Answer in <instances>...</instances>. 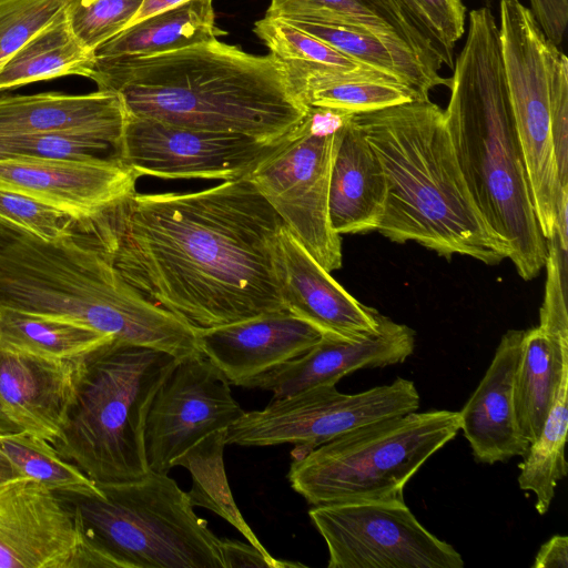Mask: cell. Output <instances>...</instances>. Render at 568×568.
<instances>
[{
  "label": "cell",
  "instance_id": "11",
  "mask_svg": "<svg viewBox=\"0 0 568 568\" xmlns=\"http://www.w3.org/2000/svg\"><path fill=\"white\" fill-rule=\"evenodd\" d=\"M415 384L397 377L390 384L343 394L322 385L273 399L261 410L244 412L226 430V445L294 444L301 457L361 427L417 410Z\"/></svg>",
  "mask_w": 568,
  "mask_h": 568
},
{
  "label": "cell",
  "instance_id": "26",
  "mask_svg": "<svg viewBox=\"0 0 568 568\" xmlns=\"http://www.w3.org/2000/svg\"><path fill=\"white\" fill-rule=\"evenodd\" d=\"M568 368V341L539 326L525 329L514 378V409L518 429L534 443L542 428L564 369Z\"/></svg>",
  "mask_w": 568,
  "mask_h": 568
},
{
  "label": "cell",
  "instance_id": "37",
  "mask_svg": "<svg viewBox=\"0 0 568 568\" xmlns=\"http://www.w3.org/2000/svg\"><path fill=\"white\" fill-rule=\"evenodd\" d=\"M79 223L68 214L20 193L0 189V227L24 232L44 241L73 234Z\"/></svg>",
  "mask_w": 568,
  "mask_h": 568
},
{
  "label": "cell",
  "instance_id": "38",
  "mask_svg": "<svg viewBox=\"0 0 568 568\" xmlns=\"http://www.w3.org/2000/svg\"><path fill=\"white\" fill-rule=\"evenodd\" d=\"M408 16L438 51L443 64L453 69L456 43L465 34L463 0H398Z\"/></svg>",
  "mask_w": 568,
  "mask_h": 568
},
{
  "label": "cell",
  "instance_id": "6",
  "mask_svg": "<svg viewBox=\"0 0 568 568\" xmlns=\"http://www.w3.org/2000/svg\"><path fill=\"white\" fill-rule=\"evenodd\" d=\"M178 361L116 339L88 355L68 422L52 444L60 456L99 487L148 477L146 415Z\"/></svg>",
  "mask_w": 568,
  "mask_h": 568
},
{
  "label": "cell",
  "instance_id": "46",
  "mask_svg": "<svg viewBox=\"0 0 568 568\" xmlns=\"http://www.w3.org/2000/svg\"><path fill=\"white\" fill-rule=\"evenodd\" d=\"M22 432L2 410L0 406V435Z\"/></svg>",
  "mask_w": 568,
  "mask_h": 568
},
{
  "label": "cell",
  "instance_id": "28",
  "mask_svg": "<svg viewBox=\"0 0 568 568\" xmlns=\"http://www.w3.org/2000/svg\"><path fill=\"white\" fill-rule=\"evenodd\" d=\"M114 338L93 328L0 306V347L53 359L83 358Z\"/></svg>",
  "mask_w": 568,
  "mask_h": 568
},
{
  "label": "cell",
  "instance_id": "43",
  "mask_svg": "<svg viewBox=\"0 0 568 568\" xmlns=\"http://www.w3.org/2000/svg\"><path fill=\"white\" fill-rule=\"evenodd\" d=\"M532 568H567L568 537L555 535L539 548Z\"/></svg>",
  "mask_w": 568,
  "mask_h": 568
},
{
  "label": "cell",
  "instance_id": "10",
  "mask_svg": "<svg viewBox=\"0 0 568 568\" xmlns=\"http://www.w3.org/2000/svg\"><path fill=\"white\" fill-rule=\"evenodd\" d=\"M348 115L310 106L300 126L245 176L329 273L342 266L341 235L329 221V178L337 133Z\"/></svg>",
  "mask_w": 568,
  "mask_h": 568
},
{
  "label": "cell",
  "instance_id": "25",
  "mask_svg": "<svg viewBox=\"0 0 568 568\" xmlns=\"http://www.w3.org/2000/svg\"><path fill=\"white\" fill-rule=\"evenodd\" d=\"M213 0H185L124 29L94 51L97 59L152 55L219 40Z\"/></svg>",
  "mask_w": 568,
  "mask_h": 568
},
{
  "label": "cell",
  "instance_id": "39",
  "mask_svg": "<svg viewBox=\"0 0 568 568\" xmlns=\"http://www.w3.org/2000/svg\"><path fill=\"white\" fill-rule=\"evenodd\" d=\"M70 0H0V69L32 36L58 19Z\"/></svg>",
  "mask_w": 568,
  "mask_h": 568
},
{
  "label": "cell",
  "instance_id": "1",
  "mask_svg": "<svg viewBox=\"0 0 568 568\" xmlns=\"http://www.w3.org/2000/svg\"><path fill=\"white\" fill-rule=\"evenodd\" d=\"M283 220L246 178L195 192L133 193L80 230L121 277L192 328L285 311Z\"/></svg>",
  "mask_w": 568,
  "mask_h": 568
},
{
  "label": "cell",
  "instance_id": "29",
  "mask_svg": "<svg viewBox=\"0 0 568 568\" xmlns=\"http://www.w3.org/2000/svg\"><path fill=\"white\" fill-rule=\"evenodd\" d=\"M288 79L306 105L347 114L374 112L425 100L412 88L387 78L307 73Z\"/></svg>",
  "mask_w": 568,
  "mask_h": 568
},
{
  "label": "cell",
  "instance_id": "18",
  "mask_svg": "<svg viewBox=\"0 0 568 568\" xmlns=\"http://www.w3.org/2000/svg\"><path fill=\"white\" fill-rule=\"evenodd\" d=\"M195 333L200 353L230 385L243 387L303 355L323 337L321 329L286 310Z\"/></svg>",
  "mask_w": 568,
  "mask_h": 568
},
{
  "label": "cell",
  "instance_id": "9",
  "mask_svg": "<svg viewBox=\"0 0 568 568\" xmlns=\"http://www.w3.org/2000/svg\"><path fill=\"white\" fill-rule=\"evenodd\" d=\"M499 38L510 106L535 213L548 239L556 225L562 189L551 134V95L556 75L568 64L528 7L500 0Z\"/></svg>",
  "mask_w": 568,
  "mask_h": 568
},
{
  "label": "cell",
  "instance_id": "30",
  "mask_svg": "<svg viewBox=\"0 0 568 568\" xmlns=\"http://www.w3.org/2000/svg\"><path fill=\"white\" fill-rule=\"evenodd\" d=\"M568 368L564 369L538 438L531 443L519 464L521 490L535 494L538 514L548 511L558 483L567 476L565 444L568 427Z\"/></svg>",
  "mask_w": 568,
  "mask_h": 568
},
{
  "label": "cell",
  "instance_id": "32",
  "mask_svg": "<svg viewBox=\"0 0 568 568\" xmlns=\"http://www.w3.org/2000/svg\"><path fill=\"white\" fill-rule=\"evenodd\" d=\"M227 429L209 435L197 443L176 463L192 475V488L187 493L191 504L209 508L233 525L246 539L264 554H270L246 524L233 500L226 479L223 450Z\"/></svg>",
  "mask_w": 568,
  "mask_h": 568
},
{
  "label": "cell",
  "instance_id": "3",
  "mask_svg": "<svg viewBox=\"0 0 568 568\" xmlns=\"http://www.w3.org/2000/svg\"><path fill=\"white\" fill-rule=\"evenodd\" d=\"M452 70L444 116L458 165L485 222L508 245L517 273L532 280L546 264L547 239L532 204L489 7L469 12Z\"/></svg>",
  "mask_w": 568,
  "mask_h": 568
},
{
  "label": "cell",
  "instance_id": "33",
  "mask_svg": "<svg viewBox=\"0 0 568 568\" xmlns=\"http://www.w3.org/2000/svg\"><path fill=\"white\" fill-rule=\"evenodd\" d=\"M0 449L22 477L70 497H101L103 490L50 443L26 432L0 435Z\"/></svg>",
  "mask_w": 568,
  "mask_h": 568
},
{
  "label": "cell",
  "instance_id": "21",
  "mask_svg": "<svg viewBox=\"0 0 568 568\" xmlns=\"http://www.w3.org/2000/svg\"><path fill=\"white\" fill-rule=\"evenodd\" d=\"M525 329H509L475 392L459 410L460 429L478 463H504L524 456L529 443L521 436L514 409V378Z\"/></svg>",
  "mask_w": 568,
  "mask_h": 568
},
{
  "label": "cell",
  "instance_id": "17",
  "mask_svg": "<svg viewBox=\"0 0 568 568\" xmlns=\"http://www.w3.org/2000/svg\"><path fill=\"white\" fill-rule=\"evenodd\" d=\"M414 348L415 332L384 316L377 333L361 338L323 334L306 353L254 377L244 387L270 390L276 399L316 386L336 385L357 369L400 364Z\"/></svg>",
  "mask_w": 568,
  "mask_h": 568
},
{
  "label": "cell",
  "instance_id": "2",
  "mask_svg": "<svg viewBox=\"0 0 568 568\" xmlns=\"http://www.w3.org/2000/svg\"><path fill=\"white\" fill-rule=\"evenodd\" d=\"M98 90L118 92L129 115L232 132L281 144L307 115L285 67L219 40L164 53L94 58Z\"/></svg>",
  "mask_w": 568,
  "mask_h": 568
},
{
  "label": "cell",
  "instance_id": "27",
  "mask_svg": "<svg viewBox=\"0 0 568 568\" xmlns=\"http://www.w3.org/2000/svg\"><path fill=\"white\" fill-rule=\"evenodd\" d=\"M94 53L73 34L64 12L32 36L0 69V91L65 75L91 78Z\"/></svg>",
  "mask_w": 568,
  "mask_h": 568
},
{
  "label": "cell",
  "instance_id": "36",
  "mask_svg": "<svg viewBox=\"0 0 568 568\" xmlns=\"http://www.w3.org/2000/svg\"><path fill=\"white\" fill-rule=\"evenodd\" d=\"M143 0H70L69 26L79 42L93 52L126 29Z\"/></svg>",
  "mask_w": 568,
  "mask_h": 568
},
{
  "label": "cell",
  "instance_id": "4",
  "mask_svg": "<svg viewBox=\"0 0 568 568\" xmlns=\"http://www.w3.org/2000/svg\"><path fill=\"white\" fill-rule=\"evenodd\" d=\"M353 116L386 179L382 235L399 244L414 241L446 258L458 254L496 265L509 257L473 200L443 109L415 100Z\"/></svg>",
  "mask_w": 568,
  "mask_h": 568
},
{
  "label": "cell",
  "instance_id": "16",
  "mask_svg": "<svg viewBox=\"0 0 568 568\" xmlns=\"http://www.w3.org/2000/svg\"><path fill=\"white\" fill-rule=\"evenodd\" d=\"M139 175L115 159L0 160V189L23 194L75 220L79 226L135 193Z\"/></svg>",
  "mask_w": 568,
  "mask_h": 568
},
{
  "label": "cell",
  "instance_id": "45",
  "mask_svg": "<svg viewBox=\"0 0 568 568\" xmlns=\"http://www.w3.org/2000/svg\"><path fill=\"white\" fill-rule=\"evenodd\" d=\"M22 477L9 458L0 449V488L11 480Z\"/></svg>",
  "mask_w": 568,
  "mask_h": 568
},
{
  "label": "cell",
  "instance_id": "8",
  "mask_svg": "<svg viewBox=\"0 0 568 568\" xmlns=\"http://www.w3.org/2000/svg\"><path fill=\"white\" fill-rule=\"evenodd\" d=\"M71 497L84 536L122 568H224L221 539L168 474Z\"/></svg>",
  "mask_w": 568,
  "mask_h": 568
},
{
  "label": "cell",
  "instance_id": "34",
  "mask_svg": "<svg viewBox=\"0 0 568 568\" xmlns=\"http://www.w3.org/2000/svg\"><path fill=\"white\" fill-rule=\"evenodd\" d=\"M568 191L562 192L556 225L547 239V277L539 327L548 335L568 341Z\"/></svg>",
  "mask_w": 568,
  "mask_h": 568
},
{
  "label": "cell",
  "instance_id": "31",
  "mask_svg": "<svg viewBox=\"0 0 568 568\" xmlns=\"http://www.w3.org/2000/svg\"><path fill=\"white\" fill-rule=\"evenodd\" d=\"M253 31L267 47L270 54L285 67L288 78L307 73H332L396 80L352 60L327 43L281 19L264 17L255 22Z\"/></svg>",
  "mask_w": 568,
  "mask_h": 568
},
{
  "label": "cell",
  "instance_id": "15",
  "mask_svg": "<svg viewBox=\"0 0 568 568\" xmlns=\"http://www.w3.org/2000/svg\"><path fill=\"white\" fill-rule=\"evenodd\" d=\"M83 544L72 501L29 477L0 488V568H75Z\"/></svg>",
  "mask_w": 568,
  "mask_h": 568
},
{
  "label": "cell",
  "instance_id": "13",
  "mask_svg": "<svg viewBox=\"0 0 568 568\" xmlns=\"http://www.w3.org/2000/svg\"><path fill=\"white\" fill-rule=\"evenodd\" d=\"M230 386L202 354L176 362L146 415L144 448L151 471L168 474L197 443L243 415Z\"/></svg>",
  "mask_w": 568,
  "mask_h": 568
},
{
  "label": "cell",
  "instance_id": "22",
  "mask_svg": "<svg viewBox=\"0 0 568 568\" xmlns=\"http://www.w3.org/2000/svg\"><path fill=\"white\" fill-rule=\"evenodd\" d=\"M126 120L122 97L109 90L0 97V136L73 133L104 140L120 150Z\"/></svg>",
  "mask_w": 568,
  "mask_h": 568
},
{
  "label": "cell",
  "instance_id": "5",
  "mask_svg": "<svg viewBox=\"0 0 568 568\" xmlns=\"http://www.w3.org/2000/svg\"><path fill=\"white\" fill-rule=\"evenodd\" d=\"M0 306L77 323L178 359L201 354L195 329L128 284L79 226L57 241L0 227Z\"/></svg>",
  "mask_w": 568,
  "mask_h": 568
},
{
  "label": "cell",
  "instance_id": "35",
  "mask_svg": "<svg viewBox=\"0 0 568 568\" xmlns=\"http://www.w3.org/2000/svg\"><path fill=\"white\" fill-rule=\"evenodd\" d=\"M20 158L120 160V150L104 140L73 133L0 136V160Z\"/></svg>",
  "mask_w": 568,
  "mask_h": 568
},
{
  "label": "cell",
  "instance_id": "23",
  "mask_svg": "<svg viewBox=\"0 0 568 568\" xmlns=\"http://www.w3.org/2000/svg\"><path fill=\"white\" fill-rule=\"evenodd\" d=\"M353 115L338 130L329 178V221L338 235L377 231L386 200L383 166Z\"/></svg>",
  "mask_w": 568,
  "mask_h": 568
},
{
  "label": "cell",
  "instance_id": "24",
  "mask_svg": "<svg viewBox=\"0 0 568 568\" xmlns=\"http://www.w3.org/2000/svg\"><path fill=\"white\" fill-rule=\"evenodd\" d=\"M281 20L327 43L352 60L395 78L425 100L429 99L432 89L449 87L450 79L443 78L438 70L424 61L403 40L382 38L354 26L324 19Z\"/></svg>",
  "mask_w": 568,
  "mask_h": 568
},
{
  "label": "cell",
  "instance_id": "19",
  "mask_svg": "<svg viewBox=\"0 0 568 568\" xmlns=\"http://www.w3.org/2000/svg\"><path fill=\"white\" fill-rule=\"evenodd\" d=\"M87 357L53 359L0 347L2 410L22 432L53 444L68 422Z\"/></svg>",
  "mask_w": 568,
  "mask_h": 568
},
{
  "label": "cell",
  "instance_id": "12",
  "mask_svg": "<svg viewBox=\"0 0 568 568\" xmlns=\"http://www.w3.org/2000/svg\"><path fill=\"white\" fill-rule=\"evenodd\" d=\"M328 568H463L455 548L428 531L404 499L312 506Z\"/></svg>",
  "mask_w": 568,
  "mask_h": 568
},
{
  "label": "cell",
  "instance_id": "20",
  "mask_svg": "<svg viewBox=\"0 0 568 568\" xmlns=\"http://www.w3.org/2000/svg\"><path fill=\"white\" fill-rule=\"evenodd\" d=\"M276 268L286 311L323 334L361 338L379 331L384 315L338 284L285 225L277 240Z\"/></svg>",
  "mask_w": 568,
  "mask_h": 568
},
{
  "label": "cell",
  "instance_id": "44",
  "mask_svg": "<svg viewBox=\"0 0 568 568\" xmlns=\"http://www.w3.org/2000/svg\"><path fill=\"white\" fill-rule=\"evenodd\" d=\"M183 1L185 0H143L139 11L136 12L129 27Z\"/></svg>",
  "mask_w": 568,
  "mask_h": 568
},
{
  "label": "cell",
  "instance_id": "42",
  "mask_svg": "<svg viewBox=\"0 0 568 568\" xmlns=\"http://www.w3.org/2000/svg\"><path fill=\"white\" fill-rule=\"evenodd\" d=\"M529 10L546 37L560 48L568 24V0H529Z\"/></svg>",
  "mask_w": 568,
  "mask_h": 568
},
{
  "label": "cell",
  "instance_id": "40",
  "mask_svg": "<svg viewBox=\"0 0 568 568\" xmlns=\"http://www.w3.org/2000/svg\"><path fill=\"white\" fill-rule=\"evenodd\" d=\"M363 1L374 9L424 61L438 71L442 69L443 61L438 51L398 0Z\"/></svg>",
  "mask_w": 568,
  "mask_h": 568
},
{
  "label": "cell",
  "instance_id": "41",
  "mask_svg": "<svg viewBox=\"0 0 568 568\" xmlns=\"http://www.w3.org/2000/svg\"><path fill=\"white\" fill-rule=\"evenodd\" d=\"M224 568L256 567V568H296L305 567L300 562L278 560L264 554L252 544L239 540L221 539Z\"/></svg>",
  "mask_w": 568,
  "mask_h": 568
},
{
  "label": "cell",
  "instance_id": "14",
  "mask_svg": "<svg viewBox=\"0 0 568 568\" xmlns=\"http://www.w3.org/2000/svg\"><path fill=\"white\" fill-rule=\"evenodd\" d=\"M276 146L244 134L128 114L120 161L139 178L229 181L245 178Z\"/></svg>",
  "mask_w": 568,
  "mask_h": 568
},
{
  "label": "cell",
  "instance_id": "7",
  "mask_svg": "<svg viewBox=\"0 0 568 568\" xmlns=\"http://www.w3.org/2000/svg\"><path fill=\"white\" fill-rule=\"evenodd\" d=\"M459 430L458 412L414 410L361 427L294 458L287 477L312 506L404 499L409 479Z\"/></svg>",
  "mask_w": 568,
  "mask_h": 568
}]
</instances>
